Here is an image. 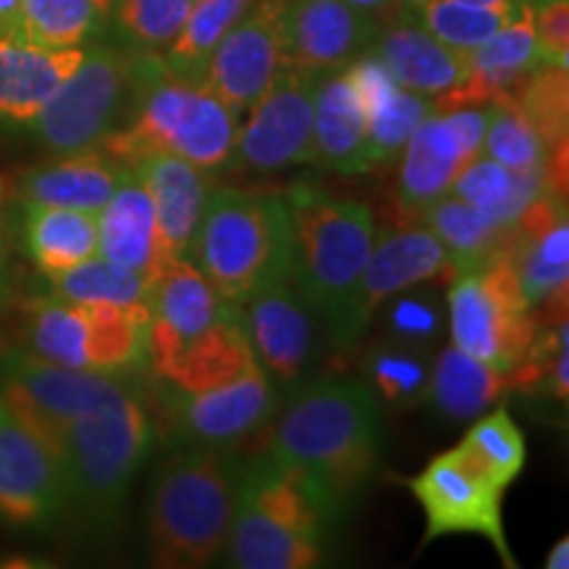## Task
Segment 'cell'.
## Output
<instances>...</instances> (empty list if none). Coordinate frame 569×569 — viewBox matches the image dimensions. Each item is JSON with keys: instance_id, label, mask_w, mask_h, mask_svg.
I'll return each mask as SVG.
<instances>
[{"instance_id": "50", "label": "cell", "mask_w": 569, "mask_h": 569, "mask_svg": "<svg viewBox=\"0 0 569 569\" xmlns=\"http://www.w3.org/2000/svg\"><path fill=\"white\" fill-rule=\"evenodd\" d=\"M0 277H3V243H0Z\"/></svg>"}, {"instance_id": "46", "label": "cell", "mask_w": 569, "mask_h": 569, "mask_svg": "<svg viewBox=\"0 0 569 569\" xmlns=\"http://www.w3.org/2000/svg\"><path fill=\"white\" fill-rule=\"evenodd\" d=\"M546 567L549 569H567L569 567V538H561L559 543H553L549 557H546Z\"/></svg>"}, {"instance_id": "25", "label": "cell", "mask_w": 569, "mask_h": 569, "mask_svg": "<svg viewBox=\"0 0 569 569\" xmlns=\"http://www.w3.org/2000/svg\"><path fill=\"white\" fill-rule=\"evenodd\" d=\"M311 161L338 174H367V117L346 69L319 71L315 80Z\"/></svg>"}, {"instance_id": "33", "label": "cell", "mask_w": 569, "mask_h": 569, "mask_svg": "<svg viewBox=\"0 0 569 569\" xmlns=\"http://www.w3.org/2000/svg\"><path fill=\"white\" fill-rule=\"evenodd\" d=\"M253 6L256 0H193L180 34L163 53L167 67L182 80L203 84L217 46Z\"/></svg>"}, {"instance_id": "19", "label": "cell", "mask_w": 569, "mask_h": 569, "mask_svg": "<svg viewBox=\"0 0 569 569\" xmlns=\"http://www.w3.org/2000/svg\"><path fill=\"white\" fill-rule=\"evenodd\" d=\"M282 61L309 71L346 69L365 56L380 30V13L346 0H284Z\"/></svg>"}, {"instance_id": "51", "label": "cell", "mask_w": 569, "mask_h": 569, "mask_svg": "<svg viewBox=\"0 0 569 569\" xmlns=\"http://www.w3.org/2000/svg\"><path fill=\"white\" fill-rule=\"evenodd\" d=\"M415 3H417V0H415Z\"/></svg>"}, {"instance_id": "45", "label": "cell", "mask_w": 569, "mask_h": 569, "mask_svg": "<svg viewBox=\"0 0 569 569\" xmlns=\"http://www.w3.org/2000/svg\"><path fill=\"white\" fill-rule=\"evenodd\" d=\"M21 13L24 0H0V38L21 40Z\"/></svg>"}, {"instance_id": "29", "label": "cell", "mask_w": 569, "mask_h": 569, "mask_svg": "<svg viewBox=\"0 0 569 569\" xmlns=\"http://www.w3.org/2000/svg\"><path fill=\"white\" fill-rule=\"evenodd\" d=\"M21 243L46 277L67 272L98 253L96 213L24 203Z\"/></svg>"}, {"instance_id": "13", "label": "cell", "mask_w": 569, "mask_h": 569, "mask_svg": "<svg viewBox=\"0 0 569 569\" xmlns=\"http://www.w3.org/2000/svg\"><path fill=\"white\" fill-rule=\"evenodd\" d=\"M240 317L256 365L264 369L280 396L306 386L322 353L319 325H325V319L298 293L296 284L282 280L261 290L243 303Z\"/></svg>"}, {"instance_id": "28", "label": "cell", "mask_w": 569, "mask_h": 569, "mask_svg": "<svg viewBox=\"0 0 569 569\" xmlns=\"http://www.w3.org/2000/svg\"><path fill=\"white\" fill-rule=\"evenodd\" d=\"M253 365L256 356L251 343H248L240 306H232L206 336L198 338L190 348H184L172 365L156 377H159L161 388L193 393V390L230 382L248 372Z\"/></svg>"}, {"instance_id": "10", "label": "cell", "mask_w": 569, "mask_h": 569, "mask_svg": "<svg viewBox=\"0 0 569 569\" xmlns=\"http://www.w3.org/2000/svg\"><path fill=\"white\" fill-rule=\"evenodd\" d=\"M127 386L124 377L71 369L30 351L0 356V396L56 453L61 432Z\"/></svg>"}, {"instance_id": "21", "label": "cell", "mask_w": 569, "mask_h": 569, "mask_svg": "<svg viewBox=\"0 0 569 569\" xmlns=\"http://www.w3.org/2000/svg\"><path fill=\"white\" fill-rule=\"evenodd\" d=\"M151 196L163 253L190 259L213 182L209 172L169 153H148L130 167Z\"/></svg>"}, {"instance_id": "36", "label": "cell", "mask_w": 569, "mask_h": 569, "mask_svg": "<svg viewBox=\"0 0 569 569\" xmlns=\"http://www.w3.org/2000/svg\"><path fill=\"white\" fill-rule=\"evenodd\" d=\"M48 280L53 284V296L71 303L148 306L151 298V280L146 274L113 264L98 253Z\"/></svg>"}, {"instance_id": "34", "label": "cell", "mask_w": 569, "mask_h": 569, "mask_svg": "<svg viewBox=\"0 0 569 569\" xmlns=\"http://www.w3.org/2000/svg\"><path fill=\"white\" fill-rule=\"evenodd\" d=\"M111 0H24L21 40L40 48H82L109 32Z\"/></svg>"}, {"instance_id": "27", "label": "cell", "mask_w": 569, "mask_h": 569, "mask_svg": "<svg viewBox=\"0 0 569 569\" xmlns=\"http://www.w3.org/2000/svg\"><path fill=\"white\" fill-rule=\"evenodd\" d=\"M322 543L267 511L234 498L227 553L240 569H309L322 561Z\"/></svg>"}, {"instance_id": "17", "label": "cell", "mask_w": 569, "mask_h": 569, "mask_svg": "<svg viewBox=\"0 0 569 569\" xmlns=\"http://www.w3.org/2000/svg\"><path fill=\"white\" fill-rule=\"evenodd\" d=\"M227 303L190 259H167L151 277L148 298V365L161 375L184 348L222 319Z\"/></svg>"}, {"instance_id": "14", "label": "cell", "mask_w": 569, "mask_h": 569, "mask_svg": "<svg viewBox=\"0 0 569 569\" xmlns=\"http://www.w3.org/2000/svg\"><path fill=\"white\" fill-rule=\"evenodd\" d=\"M486 124L488 106L427 113L401 151L398 206L407 213H422L438 198L448 196L461 169L482 153Z\"/></svg>"}, {"instance_id": "4", "label": "cell", "mask_w": 569, "mask_h": 569, "mask_svg": "<svg viewBox=\"0 0 569 569\" xmlns=\"http://www.w3.org/2000/svg\"><path fill=\"white\" fill-rule=\"evenodd\" d=\"M190 261L232 306L288 280L290 213L282 190L213 184Z\"/></svg>"}, {"instance_id": "35", "label": "cell", "mask_w": 569, "mask_h": 569, "mask_svg": "<svg viewBox=\"0 0 569 569\" xmlns=\"http://www.w3.org/2000/svg\"><path fill=\"white\" fill-rule=\"evenodd\" d=\"M457 451L501 490L519 478L528 459L522 430L515 425L507 407H498L480 419L475 417V425L461 438Z\"/></svg>"}, {"instance_id": "5", "label": "cell", "mask_w": 569, "mask_h": 569, "mask_svg": "<svg viewBox=\"0 0 569 569\" xmlns=\"http://www.w3.org/2000/svg\"><path fill=\"white\" fill-rule=\"evenodd\" d=\"M230 448L190 446L163 461L151 490L148 538L159 567H209L230 532L238 486Z\"/></svg>"}, {"instance_id": "38", "label": "cell", "mask_w": 569, "mask_h": 569, "mask_svg": "<svg viewBox=\"0 0 569 569\" xmlns=\"http://www.w3.org/2000/svg\"><path fill=\"white\" fill-rule=\"evenodd\" d=\"M482 153L515 172H543L546 153L543 140L519 109L515 96H501L488 103V124L482 138Z\"/></svg>"}, {"instance_id": "16", "label": "cell", "mask_w": 569, "mask_h": 569, "mask_svg": "<svg viewBox=\"0 0 569 569\" xmlns=\"http://www.w3.org/2000/svg\"><path fill=\"white\" fill-rule=\"evenodd\" d=\"M163 403L190 446L232 448L269 425L280 409V390L253 365L230 382L193 393L163 388Z\"/></svg>"}, {"instance_id": "49", "label": "cell", "mask_w": 569, "mask_h": 569, "mask_svg": "<svg viewBox=\"0 0 569 569\" xmlns=\"http://www.w3.org/2000/svg\"><path fill=\"white\" fill-rule=\"evenodd\" d=\"M3 198H6V190H3V182H0V243H3Z\"/></svg>"}, {"instance_id": "22", "label": "cell", "mask_w": 569, "mask_h": 569, "mask_svg": "<svg viewBox=\"0 0 569 569\" xmlns=\"http://www.w3.org/2000/svg\"><path fill=\"white\" fill-rule=\"evenodd\" d=\"M369 53L382 61L403 90L425 98L446 96L467 77V53L427 32L415 11H398L390 21H380Z\"/></svg>"}, {"instance_id": "8", "label": "cell", "mask_w": 569, "mask_h": 569, "mask_svg": "<svg viewBox=\"0 0 569 569\" xmlns=\"http://www.w3.org/2000/svg\"><path fill=\"white\" fill-rule=\"evenodd\" d=\"M132 56L117 42L84 46L82 61L27 127L42 151L61 156L101 146L130 101Z\"/></svg>"}, {"instance_id": "9", "label": "cell", "mask_w": 569, "mask_h": 569, "mask_svg": "<svg viewBox=\"0 0 569 569\" xmlns=\"http://www.w3.org/2000/svg\"><path fill=\"white\" fill-rule=\"evenodd\" d=\"M448 325L453 346L511 375L536 340L530 306L507 256L453 277L448 290Z\"/></svg>"}, {"instance_id": "32", "label": "cell", "mask_w": 569, "mask_h": 569, "mask_svg": "<svg viewBox=\"0 0 569 569\" xmlns=\"http://www.w3.org/2000/svg\"><path fill=\"white\" fill-rule=\"evenodd\" d=\"M546 172H515L488 156H475L461 169L448 193L475 209L486 211L496 222L511 227L528 206L546 193Z\"/></svg>"}, {"instance_id": "43", "label": "cell", "mask_w": 569, "mask_h": 569, "mask_svg": "<svg viewBox=\"0 0 569 569\" xmlns=\"http://www.w3.org/2000/svg\"><path fill=\"white\" fill-rule=\"evenodd\" d=\"M388 301L386 327L393 343L422 351L440 336L443 315H440V306L432 293H415V290L407 288L401 293L390 296Z\"/></svg>"}, {"instance_id": "40", "label": "cell", "mask_w": 569, "mask_h": 569, "mask_svg": "<svg viewBox=\"0 0 569 569\" xmlns=\"http://www.w3.org/2000/svg\"><path fill=\"white\" fill-rule=\"evenodd\" d=\"M417 19L427 32L459 53H469L507 27L522 3L515 9H482L459 0H417Z\"/></svg>"}, {"instance_id": "30", "label": "cell", "mask_w": 569, "mask_h": 569, "mask_svg": "<svg viewBox=\"0 0 569 569\" xmlns=\"http://www.w3.org/2000/svg\"><path fill=\"white\" fill-rule=\"evenodd\" d=\"M509 386V375L451 346L440 351L436 367L430 369L425 401L448 422H467L493 407Z\"/></svg>"}, {"instance_id": "18", "label": "cell", "mask_w": 569, "mask_h": 569, "mask_svg": "<svg viewBox=\"0 0 569 569\" xmlns=\"http://www.w3.org/2000/svg\"><path fill=\"white\" fill-rule=\"evenodd\" d=\"M282 3L256 0L213 51L203 84L234 117L251 109L282 67Z\"/></svg>"}, {"instance_id": "1", "label": "cell", "mask_w": 569, "mask_h": 569, "mask_svg": "<svg viewBox=\"0 0 569 569\" xmlns=\"http://www.w3.org/2000/svg\"><path fill=\"white\" fill-rule=\"evenodd\" d=\"M382 451V417L372 388L351 377H322L288 393L269 453L319 498L330 522L359 501Z\"/></svg>"}, {"instance_id": "26", "label": "cell", "mask_w": 569, "mask_h": 569, "mask_svg": "<svg viewBox=\"0 0 569 569\" xmlns=\"http://www.w3.org/2000/svg\"><path fill=\"white\" fill-rule=\"evenodd\" d=\"M98 222V256L113 261V264L134 269L151 280L163 261L159 224L151 196L132 172L119 182L113 196L96 213Z\"/></svg>"}, {"instance_id": "3", "label": "cell", "mask_w": 569, "mask_h": 569, "mask_svg": "<svg viewBox=\"0 0 569 569\" xmlns=\"http://www.w3.org/2000/svg\"><path fill=\"white\" fill-rule=\"evenodd\" d=\"M284 201L290 213L288 280L325 319L332 343L353 346L361 277L375 246L372 211L315 182H296L284 190Z\"/></svg>"}, {"instance_id": "11", "label": "cell", "mask_w": 569, "mask_h": 569, "mask_svg": "<svg viewBox=\"0 0 569 569\" xmlns=\"http://www.w3.org/2000/svg\"><path fill=\"white\" fill-rule=\"evenodd\" d=\"M317 71L282 63L238 124L232 161L248 172L272 174L311 161Z\"/></svg>"}, {"instance_id": "41", "label": "cell", "mask_w": 569, "mask_h": 569, "mask_svg": "<svg viewBox=\"0 0 569 569\" xmlns=\"http://www.w3.org/2000/svg\"><path fill=\"white\" fill-rule=\"evenodd\" d=\"M517 103L536 127L543 140L546 153H557L567 148V122H569V84L567 69L540 63L522 88L517 90Z\"/></svg>"}, {"instance_id": "23", "label": "cell", "mask_w": 569, "mask_h": 569, "mask_svg": "<svg viewBox=\"0 0 569 569\" xmlns=\"http://www.w3.org/2000/svg\"><path fill=\"white\" fill-rule=\"evenodd\" d=\"M82 48H40L0 38V140L27 130L42 103L82 61Z\"/></svg>"}, {"instance_id": "2", "label": "cell", "mask_w": 569, "mask_h": 569, "mask_svg": "<svg viewBox=\"0 0 569 569\" xmlns=\"http://www.w3.org/2000/svg\"><path fill=\"white\" fill-rule=\"evenodd\" d=\"M238 117L206 84L188 82L163 56H132L130 101L101 151L130 169L148 153H169L203 172L230 167Z\"/></svg>"}, {"instance_id": "47", "label": "cell", "mask_w": 569, "mask_h": 569, "mask_svg": "<svg viewBox=\"0 0 569 569\" xmlns=\"http://www.w3.org/2000/svg\"><path fill=\"white\" fill-rule=\"evenodd\" d=\"M346 3L356 6L361 11H372V13H386L388 9H396L401 0H346Z\"/></svg>"}, {"instance_id": "39", "label": "cell", "mask_w": 569, "mask_h": 569, "mask_svg": "<svg viewBox=\"0 0 569 569\" xmlns=\"http://www.w3.org/2000/svg\"><path fill=\"white\" fill-rule=\"evenodd\" d=\"M436 111L432 98L417 96V92L403 90L401 84L388 92L375 109L367 111V167L369 172L388 167L401 156L411 132L427 113Z\"/></svg>"}, {"instance_id": "42", "label": "cell", "mask_w": 569, "mask_h": 569, "mask_svg": "<svg viewBox=\"0 0 569 569\" xmlns=\"http://www.w3.org/2000/svg\"><path fill=\"white\" fill-rule=\"evenodd\" d=\"M369 388L396 409H409L425 401L430 365L417 348L393 343L375 348L365 361Z\"/></svg>"}, {"instance_id": "6", "label": "cell", "mask_w": 569, "mask_h": 569, "mask_svg": "<svg viewBox=\"0 0 569 569\" xmlns=\"http://www.w3.org/2000/svg\"><path fill=\"white\" fill-rule=\"evenodd\" d=\"M151 446V417L130 386L77 417L56 443L69 511L90 528H113Z\"/></svg>"}, {"instance_id": "7", "label": "cell", "mask_w": 569, "mask_h": 569, "mask_svg": "<svg viewBox=\"0 0 569 569\" xmlns=\"http://www.w3.org/2000/svg\"><path fill=\"white\" fill-rule=\"evenodd\" d=\"M148 306L48 298L24 319V351L53 365L124 377L148 361Z\"/></svg>"}, {"instance_id": "24", "label": "cell", "mask_w": 569, "mask_h": 569, "mask_svg": "<svg viewBox=\"0 0 569 569\" xmlns=\"http://www.w3.org/2000/svg\"><path fill=\"white\" fill-rule=\"evenodd\" d=\"M130 169L113 161L101 148L61 153L38 163L19 177L17 190L21 203L59 206L98 213L119 188Z\"/></svg>"}, {"instance_id": "20", "label": "cell", "mask_w": 569, "mask_h": 569, "mask_svg": "<svg viewBox=\"0 0 569 569\" xmlns=\"http://www.w3.org/2000/svg\"><path fill=\"white\" fill-rule=\"evenodd\" d=\"M453 274L446 248L427 227H403L375 240L365 277H361L359 303H356V330L359 338L372 322L382 303L401 290L419 282Z\"/></svg>"}, {"instance_id": "31", "label": "cell", "mask_w": 569, "mask_h": 569, "mask_svg": "<svg viewBox=\"0 0 569 569\" xmlns=\"http://www.w3.org/2000/svg\"><path fill=\"white\" fill-rule=\"evenodd\" d=\"M427 230H430L446 248L451 259L453 277L467 269L488 264L493 256L503 251L509 227L496 222L486 211L475 209L457 196H443L419 213Z\"/></svg>"}, {"instance_id": "44", "label": "cell", "mask_w": 569, "mask_h": 569, "mask_svg": "<svg viewBox=\"0 0 569 569\" xmlns=\"http://www.w3.org/2000/svg\"><path fill=\"white\" fill-rule=\"evenodd\" d=\"M532 30L540 63L565 67L569 61V3L567 0H530Z\"/></svg>"}, {"instance_id": "48", "label": "cell", "mask_w": 569, "mask_h": 569, "mask_svg": "<svg viewBox=\"0 0 569 569\" xmlns=\"http://www.w3.org/2000/svg\"><path fill=\"white\" fill-rule=\"evenodd\" d=\"M459 3L482 6V9H515V6L525 3V0H459Z\"/></svg>"}, {"instance_id": "37", "label": "cell", "mask_w": 569, "mask_h": 569, "mask_svg": "<svg viewBox=\"0 0 569 569\" xmlns=\"http://www.w3.org/2000/svg\"><path fill=\"white\" fill-rule=\"evenodd\" d=\"M193 0H111L109 30L130 53L163 56L180 34Z\"/></svg>"}, {"instance_id": "12", "label": "cell", "mask_w": 569, "mask_h": 569, "mask_svg": "<svg viewBox=\"0 0 569 569\" xmlns=\"http://www.w3.org/2000/svg\"><path fill=\"white\" fill-rule=\"evenodd\" d=\"M409 488L425 511V543L459 532L482 536L490 540L503 567H517L501 517V498L507 490L469 465L457 446L432 459L409 480Z\"/></svg>"}, {"instance_id": "15", "label": "cell", "mask_w": 569, "mask_h": 569, "mask_svg": "<svg viewBox=\"0 0 569 569\" xmlns=\"http://www.w3.org/2000/svg\"><path fill=\"white\" fill-rule=\"evenodd\" d=\"M67 511L59 459L0 396V522L17 530H48Z\"/></svg>"}]
</instances>
